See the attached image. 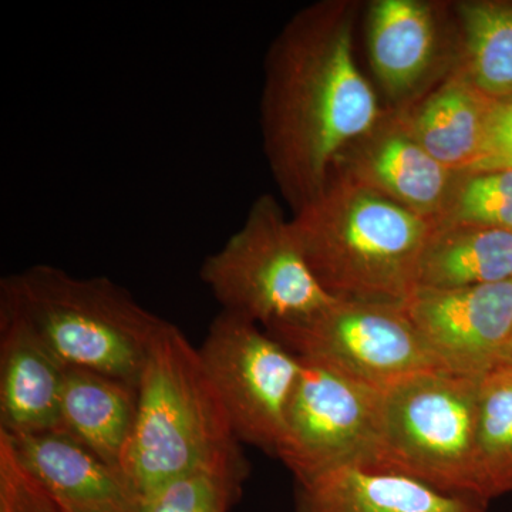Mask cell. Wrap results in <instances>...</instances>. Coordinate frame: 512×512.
I'll use <instances>...</instances> for the list:
<instances>
[{
	"instance_id": "16",
	"label": "cell",
	"mask_w": 512,
	"mask_h": 512,
	"mask_svg": "<svg viewBox=\"0 0 512 512\" xmlns=\"http://www.w3.org/2000/svg\"><path fill=\"white\" fill-rule=\"evenodd\" d=\"M488 101L453 67L429 92L396 109L420 146L460 173L470 171L480 156Z\"/></svg>"
},
{
	"instance_id": "3",
	"label": "cell",
	"mask_w": 512,
	"mask_h": 512,
	"mask_svg": "<svg viewBox=\"0 0 512 512\" xmlns=\"http://www.w3.org/2000/svg\"><path fill=\"white\" fill-rule=\"evenodd\" d=\"M0 306L20 316L64 367L137 387L165 319L106 276L32 265L0 282Z\"/></svg>"
},
{
	"instance_id": "23",
	"label": "cell",
	"mask_w": 512,
	"mask_h": 512,
	"mask_svg": "<svg viewBox=\"0 0 512 512\" xmlns=\"http://www.w3.org/2000/svg\"><path fill=\"white\" fill-rule=\"evenodd\" d=\"M478 170H512V96L488 101Z\"/></svg>"
},
{
	"instance_id": "8",
	"label": "cell",
	"mask_w": 512,
	"mask_h": 512,
	"mask_svg": "<svg viewBox=\"0 0 512 512\" xmlns=\"http://www.w3.org/2000/svg\"><path fill=\"white\" fill-rule=\"evenodd\" d=\"M198 353L237 439L275 456L302 360L258 323L224 311Z\"/></svg>"
},
{
	"instance_id": "19",
	"label": "cell",
	"mask_w": 512,
	"mask_h": 512,
	"mask_svg": "<svg viewBox=\"0 0 512 512\" xmlns=\"http://www.w3.org/2000/svg\"><path fill=\"white\" fill-rule=\"evenodd\" d=\"M456 10L460 53L454 69L490 99L512 96V2L470 0Z\"/></svg>"
},
{
	"instance_id": "2",
	"label": "cell",
	"mask_w": 512,
	"mask_h": 512,
	"mask_svg": "<svg viewBox=\"0 0 512 512\" xmlns=\"http://www.w3.org/2000/svg\"><path fill=\"white\" fill-rule=\"evenodd\" d=\"M291 224L312 274L333 299L399 308L416 292L434 228L340 167L293 212Z\"/></svg>"
},
{
	"instance_id": "17",
	"label": "cell",
	"mask_w": 512,
	"mask_h": 512,
	"mask_svg": "<svg viewBox=\"0 0 512 512\" xmlns=\"http://www.w3.org/2000/svg\"><path fill=\"white\" fill-rule=\"evenodd\" d=\"M137 404V387L90 370L66 367L60 402L62 431L120 473L136 424Z\"/></svg>"
},
{
	"instance_id": "13",
	"label": "cell",
	"mask_w": 512,
	"mask_h": 512,
	"mask_svg": "<svg viewBox=\"0 0 512 512\" xmlns=\"http://www.w3.org/2000/svg\"><path fill=\"white\" fill-rule=\"evenodd\" d=\"M64 375L66 367L28 323L0 306V431L62 430Z\"/></svg>"
},
{
	"instance_id": "21",
	"label": "cell",
	"mask_w": 512,
	"mask_h": 512,
	"mask_svg": "<svg viewBox=\"0 0 512 512\" xmlns=\"http://www.w3.org/2000/svg\"><path fill=\"white\" fill-rule=\"evenodd\" d=\"M478 463L485 500L512 494V367L480 380Z\"/></svg>"
},
{
	"instance_id": "4",
	"label": "cell",
	"mask_w": 512,
	"mask_h": 512,
	"mask_svg": "<svg viewBox=\"0 0 512 512\" xmlns=\"http://www.w3.org/2000/svg\"><path fill=\"white\" fill-rule=\"evenodd\" d=\"M235 436L198 349L165 320L138 383L133 436L121 473L141 501L235 448Z\"/></svg>"
},
{
	"instance_id": "24",
	"label": "cell",
	"mask_w": 512,
	"mask_h": 512,
	"mask_svg": "<svg viewBox=\"0 0 512 512\" xmlns=\"http://www.w3.org/2000/svg\"><path fill=\"white\" fill-rule=\"evenodd\" d=\"M500 366H510L512 367V345L511 348L508 349L507 355H505L503 363Z\"/></svg>"
},
{
	"instance_id": "5",
	"label": "cell",
	"mask_w": 512,
	"mask_h": 512,
	"mask_svg": "<svg viewBox=\"0 0 512 512\" xmlns=\"http://www.w3.org/2000/svg\"><path fill=\"white\" fill-rule=\"evenodd\" d=\"M480 380L429 370L380 390L373 468L485 500L478 463Z\"/></svg>"
},
{
	"instance_id": "6",
	"label": "cell",
	"mask_w": 512,
	"mask_h": 512,
	"mask_svg": "<svg viewBox=\"0 0 512 512\" xmlns=\"http://www.w3.org/2000/svg\"><path fill=\"white\" fill-rule=\"evenodd\" d=\"M200 278L222 311L265 330L309 318L335 301L303 256L275 195L255 198L241 227L202 262Z\"/></svg>"
},
{
	"instance_id": "10",
	"label": "cell",
	"mask_w": 512,
	"mask_h": 512,
	"mask_svg": "<svg viewBox=\"0 0 512 512\" xmlns=\"http://www.w3.org/2000/svg\"><path fill=\"white\" fill-rule=\"evenodd\" d=\"M404 312L447 372L483 379L512 345V279L461 289L417 288Z\"/></svg>"
},
{
	"instance_id": "9",
	"label": "cell",
	"mask_w": 512,
	"mask_h": 512,
	"mask_svg": "<svg viewBox=\"0 0 512 512\" xmlns=\"http://www.w3.org/2000/svg\"><path fill=\"white\" fill-rule=\"evenodd\" d=\"M286 409L278 457L306 483L336 468H373L377 453L380 390L311 360Z\"/></svg>"
},
{
	"instance_id": "15",
	"label": "cell",
	"mask_w": 512,
	"mask_h": 512,
	"mask_svg": "<svg viewBox=\"0 0 512 512\" xmlns=\"http://www.w3.org/2000/svg\"><path fill=\"white\" fill-rule=\"evenodd\" d=\"M439 29L430 2L376 0L369 6L370 64L390 99L402 106L412 101L439 52Z\"/></svg>"
},
{
	"instance_id": "22",
	"label": "cell",
	"mask_w": 512,
	"mask_h": 512,
	"mask_svg": "<svg viewBox=\"0 0 512 512\" xmlns=\"http://www.w3.org/2000/svg\"><path fill=\"white\" fill-rule=\"evenodd\" d=\"M434 224L512 232V170L457 173L446 205Z\"/></svg>"
},
{
	"instance_id": "1",
	"label": "cell",
	"mask_w": 512,
	"mask_h": 512,
	"mask_svg": "<svg viewBox=\"0 0 512 512\" xmlns=\"http://www.w3.org/2000/svg\"><path fill=\"white\" fill-rule=\"evenodd\" d=\"M356 0L299 10L272 40L264 63V153L292 214L312 200L353 143L382 116L355 59Z\"/></svg>"
},
{
	"instance_id": "25",
	"label": "cell",
	"mask_w": 512,
	"mask_h": 512,
	"mask_svg": "<svg viewBox=\"0 0 512 512\" xmlns=\"http://www.w3.org/2000/svg\"><path fill=\"white\" fill-rule=\"evenodd\" d=\"M60 512H64V511H60Z\"/></svg>"
},
{
	"instance_id": "12",
	"label": "cell",
	"mask_w": 512,
	"mask_h": 512,
	"mask_svg": "<svg viewBox=\"0 0 512 512\" xmlns=\"http://www.w3.org/2000/svg\"><path fill=\"white\" fill-rule=\"evenodd\" d=\"M20 466L64 512H140L119 470L62 430L8 434Z\"/></svg>"
},
{
	"instance_id": "14",
	"label": "cell",
	"mask_w": 512,
	"mask_h": 512,
	"mask_svg": "<svg viewBox=\"0 0 512 512\" xmlns=\"http://www.w3.org/2000/svg\"><path fill=\"white\" fill-rule=\"evenodd\" d=\"M488 503L394 471L349 466L296 483L295 512H487Z\"/></svg>"
},
{
	"instance_id": "20",
	"label": "cell",
	"mask_w": 512,
	"mask_h": 512,
	"mask_svg": "<svg viewBox=\"0 0 512 512\" xmlns=\"http://www.w3.org/2000/svg\"><path fill=\"white\" fill-rule=\"evenodd\" d=\"M249 463L242 447L165 484L140 512H229L244 491Z\"/></svg>"
},
{
	"instance_id": "11",
	"label": "cell",
	"mask_w": 512,
	"mask_h": 512,
	"mask_svg": "<svg viewBox=\"0 0 512 512\" xmlns=\"http://www.w3.org/2000/svg\"><path fill=\"white\" fill-rule=\"evenodd\" d=\"M336 167L434 222L457 175L420 146L397 109L383 111L375 126L357 138Z\"/></svg>"
},
{
	"instance_id": "18",
	"label": "cell",
	"mask_w": 512,
	"mask_h": 512,
	"mask_svg": "<svg viewBox=\"0 0 512 512\" xmlns=\"http://www.w3.org/2000/svg\"><path fill=\"white\" fill-rule=\"evenodd\" d=\"M512 279V232L434 224L421 254L417 288L461 289Z\"/></svg>"
},
{
	"instance_id": "7",
	"label": "cell",
	"mask_w": 512,
	"mask_h": 512,
	"mask_svg": "<svg viewBox=\"0 0 512 512\" xmlns=\"http://www.w3.org/2000/svg\"><path fill=\"white\" fill-rule=\"evenodd\" d=\"M266 332L299 359L377 390L417 373L444 370L399 306L335 299L309 318Z\"/></svg>"
}]
</instances>
